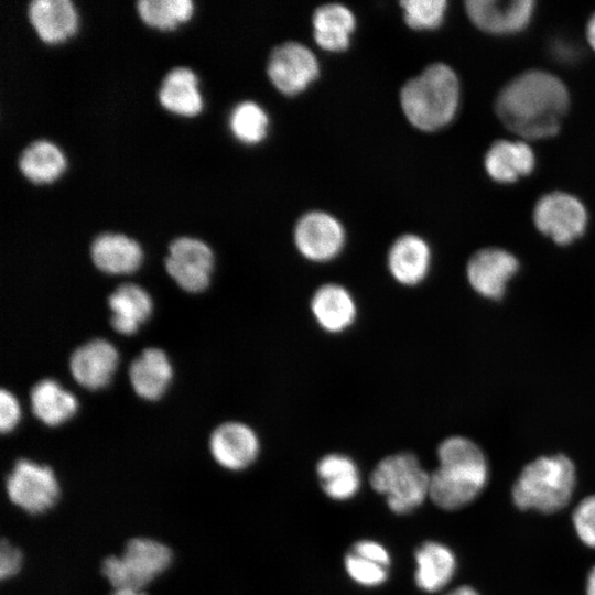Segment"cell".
<instances>
[{
  "label": "cell",
  "mask_w": 595,
  "mask_h": 595,
  "mask_svg": "<svg viewBox=\"0 0 595 595\" xmlns=\"http://www.w3.org/2000/svg\"><path fill=\"white\" fill-rule=\"evenodd\" d=\"M569 107V93L554 75L526 72L509 82L496 99V112L511 131L527 139L555 134Z\"/></svg>",
  "instance_id": "obj_1"
},
{
  "label": "cell",
  "mask_w": 595,
  "mask_h": 595,
  "mask_svg": "<svg viewBox=\"0 0 595 595\" xmlns=\"http://www.w3.org/2000/svg\"><path fill=\"white\" fill-rule=\"evenodd\" d=\"M439 465L430 474L429 497L441 509L456 510L472 502L485 488L488 464L472 440L452 435L437 446Z\"/></svg>",
  "instance_id": "obj_2"
},
{
  "label": "cell",
  "mask_w": 595,
  "mask_h": 595,
  "mask_svg": "<svg viewBox=\"0 0 595 595\" xmlns=\"http://www.w3.org/2000/svg\"><path fill=\"white\" fill-rule=\"evenodd\" d=\"M458 101L457 76L443 63L429 65L400 90V105L405 118L422 131H435L450 123Z\"/></svg>",
  "instance_id": "obj_3"
},
{
  "label": "cell",
  "mask_w": 595,
  "mask_h": 595,
  "mask_svg": "<svg viewBox=\"0 0 595 595\" xmlns=\"http://www.w3.org/2000/svg\"><path fill=\"white\" fill-rule=\"evenodd\" d=\"M575 478L574 464L567 456L539 457L524 466L515 482L513 504L522 510L556 512L570 502Z\"/></svg>",
  "instance_id": "obj_4"
},
{
  "label": "cell",
  "mask_w": 595,
  "mask_h": 595,
  "mask_svg": "<svg viewBox=\"0 0 595 595\" xmlns=\"http://www.w3.org/2000/svg\"><path fill=\"white\" fill-rule=\"evenodd\" d=\"M369 483L397 515L419 508L430 491V474L411 452H399L381 458L374 467Z\"/></svg>",
  "instance_id": "obj_5"
},
{
  "label": "cell",
  "mask_w": 595,
  "mask_h": 595,
  "mask_svg": "<svg viewBox=\"0 0 595 595\" xmlns=\"http://www.w3.org/2000/svg\"><path fill=\"white\" fill-rule=\"evenodd\" d=\"M171 549L151 538L130 539L120 555L106 556L100 572L113 589H143L171 565Z\"/></svg>",
  "instance_id": "obj_6"
},
{
  "label": "cell",
  "mask_w": 595,
  "mask_h": 595,
  "mask_svg": "<svg viewBox=\"0 0 595 595\" xmlns=\"http://www.w3.org/2000/svg\"><path fill=\"white\" fill-rule=\"evenodd\" d=\"M9 500L24 512L39 516L58 501L61 487L54 470L28 458L17 459L6 477Z\"/></svg>",
  "instance_id": "obj_7"
},
{
  "label": "cell",
  "mask_w": 595,
  "mask_h": 595,
  "mask_svg": "<svg viewBox=\"0 0 595 595\" xmlns=\"http://www.w3.org/2000/svg\"><path fill=\"white\" fill-rule=\"evenodd\" d=\"M293 242L302 258L312 263H327L344 250L346 232L342 223L323 210H312L299 218Z\"/></svg>",
  "instance_id": "obj_8"
},
{
  "label": "cell",
  "mask_w": 595,
  "mask_h": 595,
  "mask_svg": "<svg viewBox=\"0 0 595 595\" xmlns=\"http://www.w3.org/2000/svg\"><path fill=\"white\" fill-rule=\"evenodd\" d=\"M164 268L182 290L202 292L210 282L214 255L210 247L198 238L177 237L167 247Z\"/></svg>",
  "instance_id": "obj_9"
},
{
  "label": "cell",
  "mask_w": 595,
  "mask_h": 595,
  "mask_svg": "<svg viewBox=\"0 0 595 595\" xmlns=\"http://www.w3.org/2000/svg\"><path fill=\"white\" fill-rule=\"evenodd\" d=\"M320 65L314 53L299 42H285L277 46L267 64L272 85L286 96L305 90L318 76Z\"/></svg>",
  "instance_id": "obj_10"
},
{
  "label": "cell",
  "mask_w": 595,
  "mask_h": 595,
  "mask_svg": "<svg viewBox=\"0 0 595 595\" xmlns=\"http://www.w3.org/2000/svg\"><path fill=\"white\" fill-rule=\"evenodd\" d=\"M537 228L554 242L567 245L581 237L586 228L584 205L566 193H551L539 199L533 210Z\"/></svg>",
  "instance_id": "obj_11"
},
{
  "label": "cell",
  "mask_w": 595,
  "mask_h": 595,
  "mask_svg": "<svg viewBox=\"0 0 595 595\" xmlns=\"http://www.w3.org/2000/svg\"><path fill=\"white\" fill-rule=\"evenodd\" d=\"M208 450L220 467L239 472L251 466L258 458L260 440L257 432L247 423L226 421L212 431Z\"/></svg>",
  "instance_id": "obj_12"
},
{
  "label": "cell",
  "mask_w": 595,
  "mask_h": 595,
  "mask_svg": "<svg viewBox=\"0 0 595 595\" xmlns=\"http://www.w3.org/2000/svg\"><path fill=\"white\" fill-rule=\"evenodd\" d=\"M310 312L323 332L338 335L347 332L355 324L358 305L354 294L344 284L325 282L312 293Z\"/></svg>",
  "instance_id": "obj_13"
},
{
  "label": "cell",
  "mask_w": 595,
  "mask_h": 595,
  "mask_svg": "<svg viewBox=\"0 0 595 595\" xmlns=\"http://www.w3.org/2000/svg\"><path fill=\"white\" fill-rule=\"evenodd\" d=\"M517 258L500 248H484L468 260L466 275L470 286L482 296L498 300L509 280L517 273Z\"/></svg>",
  "instance_id": "obj_14"
},
{
  "label": "cell",
  "mask_w": 595,
  "mask_h": 595,
  "mask_svg": "<svg viewBox=\"0 0 595 595\" xmlns=\"http://www.w3.org/2000/svg\"><path fill=\"white\" fill-rule=\"evenodd\" d=\"M432 251L424 238L403 234L390 245L387 269L392 280L405 288L421 284L430 273Z\"/></svg>",
  "instance_id": "obj_15"
},
{
  "label": "cell",
  "mask_w": 595,
  "mask_h": 595,
  "mask_svg": "<svg viewBox=\"0 0 595 595\" xmlns=\"http://www.w3.org/2000/svg\"><path fill=\"white\" fill-rule=\"evenodd\" d=\"M117 364V349L104 338H93L77 346L68 359L73 379L89 390H97L108 385Z\"/></svg>",
  "instance_id": "obj_16"
},
{
  "label": "cell",
  "mask_w": 595,
  "mask_h": 595,
  "mask_svg": "<svg viewBox=\"0 0 595 595\" xmlns=\"http://www.w3.org/2000/svg\"><path fill=\"white\" fill-rule=\"evenodd\" d=\"M472 22L494 34L515 33L523 29L533 12L531 0H469L465 3Z\"/></svg>",
  "instance_id": "obj_17"
},
{
  "label": "cell",
  "mask_w": 595,
  "mask_h": 595,
  "mask_svg": "<svg viewBox=\"0 0 595 595\" xmlns=\"http://www.w3.org/2000/svg\"><path fill=\"white\" fill-rule=\"evenodd\" d=\"M28 19L41 41L61 43L77 30V11L69 0H33L28 7Z\"/></svg>",
  "instance_id": "obj_18"
},
{
  "label": "cell",
  "mask_w": 595,
  "mask_h": 595,
  "mask_svg": "<svg viewBox=\"0 0 595 595\" xmlns=\"http://www.w3.org/2000/svg\"><path fill=\"white\" fill-rule=\"evenodd\" d=\"M89 256L94 266L111 274L132 273L141 264V246L119 232H102L90 242Z\"/></svg>",
  "instance_id": "obj_19"
},
{
  "label": "cell",
  "mask_w": 595,
  "mask_h": 595,
  "mask_svg": "<svg viewBox=\"0 0 595 595\" xmlns=\"http://www.w3.org/2000/svg\"><path fill=\"white\" fill-rule=\"evenodd\" d=\"M128 377L138 397L154 401L167 389L172 379V366L162 349L148 347L130 363Z\"/></svg>",
  "instance_id": "obj_20"
},
{
  "label": "cell",
  "mask_w": 595,
  "mask_h": 595,
  "mask_svg": "<svg viewBox=\"0 0 595 595\" xmlns=\"http://www.w3.org/2000/svg\"><path fill=\"white\" fill-rule=\"evenodd\" d=\"M111 311L110 325L122 335H132L145 322L152 311L150 294L139 284H119L107 298Z\"/></svg>",
  "instance_id": "obj_21"
},
{
  "label": "cell",
  "mask_w": 595,
  "mask_h": 595,
  "mask_svg": "<svg viewBox=\"0 0 595 595\" xmlns=\"http://www.w3.org/2000/svg\"><path fill=\"white\" fill-rule=\"evenodd\" d=\"M315 43L327 52H343L350 44V36L356 28V18L351 10L342 3H326L312 17Z\"/></svg>",
  "instance_id": "obj_22"
},
{
  "label": "cell",
  "mask_w": 595,
  "mask_h": 595,
  "mask_svg": "<svg viewBox=\"0 0 595 595\" xmlns=\"http://www.w3.org/2000/svg\"><path fill=\"white\" fill-rule=\"evenodd\" d=\"M416 586L426 593L444 588L456 571V559L452 550L437 541H425L414 553Z\"/></svg>",
  "instance_id": "obj_23"
},
{
  "label": "cell",
  "mask_w": 595,
  "mask_h": 595,
  "mask_svg": "<svg viewBox=\"0 0 595 595\" xmlns=\"http://www.w3.org/2000/svg\"><path fill=\"white\" fill-rule=\"evenodd\" d=\"M161 106L167 111L193 117L203 108L202 96L197 87V77L187 67H174L163 77L158 93Z\"/></svg>",
  "instance_id": "obj_24"
},
{
  "label": "cell",
  "mask_w": 595,
  "mask_h": 595,
  "mask_svg": "<svg viewBox=\"0 0 595 595\" xmlns=\"http://www.w3.org/2000/svg\"><path fill=\"white\" fill-rule=\"evenodd\" d=\"M534 167L531 148L521 141L499 140L485 155L488 175L499 183H511L528 175Z\"/></svg>",
  "instance_id": "obj_25"
},
{
  "label": "cell",
  "mask_w": 595,
  "mask_h": 595,
  "mask_svg": "<svg viewBox=\"0 0 595 595\" xmlns=\"http://www.w3.org/2000/svg\"><path fill=\"white\" fill-rule=\"evenodd\" d=\"M29 398L32 414L52 428L69 420L78 405L75 396L51 378L35 382L30 390Z\"/></svg>",
  "instance_id": "obj_26"
},
{
  "label": "cell",
  "mask_w": 595,
  "mask_h": 595,
  "mask_svg": "<svg viewBox=\"0 0 595 595\" xmlns=\"http://www.w3.org/2000/svg\"><path fill=\"white\" fill-rule=\"evenodd\" d=\"M316 475L324 494L333 500H348L360 488V473L355 461L343 453H328L316 464Z\"/></svg>",
  "instance_id": "obj_27"
},
{
  "label": "cell",
  "mask_w": 595,
  "mask_h": 595,
  "mask_svg": "<svg viewBox=\"0 0 595 595\" xmlns=\"http://www.w3.org/2000/svg\"><path fill=\"white\" fill-rule=\"evenodd\" d=\"M18 166L22 175L34 184L57 180L66 167L61 149L47 140L31 142L20 154Z\"/></svg>",
  "instance_id": "obj_28"
},
{
  "label": "cell",
  "mask_w": 595,
  "mask_h": 595,
  "mask_svg": "<svg viewBox=\"0 0 595 595\" xmlns=\"http://www.w3.org/2000/svg\"><path fill=\"white\" fill-rule=\"evenodd\" d=\"M228 123L230 132L238 141L257 144L267 137L269 117L260 105L245 100L234 107Z\"/></svg>",
  "instance_id": "obj_29"
},
{
  "label": "cell",
  "mask_w": 595,
  "mask_h": 595,
  "mask_svg": "<svg viewBox=\"0 0 595 595\" xmlns=\"http://www.w3.org/2000/svg\"><path fill=\"white\" fill-rule=\"evenodd\" d=\"M137 11L147 25L172 30L192 17L194 4L191 0H139Z\"/></svg>",
  "instance_id": "obj_30"
},
{
  "label": "cell",
  "mask_w": 595,
  "mask_h": 595,
  "mask_svg": "<svg viewBox=\"0 0 595 595\" xmlns=\"http://www.w3.org/2000/svg\"><path fill=\"white\" fill-rule=\"evenodd\" d=\"M408 26L414 30L437 28L445 15V0H403L400 2Z\"/></svg>",
  "instance_id": "obj_31"
},
{
  "label": "cell",
  "mask_w": 595,
  "mask_h": 595,
  "mask_svg": "<svg viewBox=\"0 0 595 595\" xmlns=\"http://www.w3.org/2000/svg\"><path fill=\"white\" fill-rule=\"evenodd\" d=\"M344 565L348 576L365 587H377L383 584L389 576L387 566L351 551L345 555Z\"/></svg>",
  "instance_id": "obj_32"
},
{
  "label": "cell",
  "mask_w": 595,
  "mask_h": 595,
  "mask_svg": "<svg viewBox=\"0 0 595 595\" xmlns=\"http://www.w3.org/2000/svg\"><path fill=\"white\" fill-rule=\"evenodd\" d=\"M573 524L580 540L595 548V495L586 497L576 506Z\"/></svg>",
  "instance_id": "obj_33"
},
{
  "label": "cell",
  "mask_w": 595,
  "mask_h": 595,
  "mask_svg": "<svg viewBox=\"0 0 595 595\" xmlns=\"http://www.w3.org/2000/svg\"><path fill=\"white\" fill-rule=\"evenodd\" d=\"M23 554L20 549L7 539H2L0 547V577L2 581L15 576L22 566Z\"/></svg>",
  "instance_id": "obj_34"
},
{
  "label": "cell",
  "mask_w": 595,
  "mask_h": 595,
  "mask_svg": "<svg viewBox=\"0 0 595 595\" xmlns=\"http://www.w3.org/2000/svg\"><path fill=\"white\" fill-rule=\"evenodd\" d=\"M20 420V407L15 397L4 388L0 390V431H12Z\"/></svg>",
  "instance_id": "obj_35"
},
{
  "label": "cell",
  "mask_w": 595,
  "mask_h": 595,
  "mask_svg": "<svg viewBox=\"0 0 595 595\" xmlns=\"http://www.w3.org/2000/svg\"><path fill=\"white\" fill-rule=\"evenodd\" d=\"M349 551L358 555L368 558L387 567H389L391 564L389 551L381 543L375 540H359L351 545Z\"/></svg>",
  "instance_id": "obj_36"
},
{
  "label": "cell",
  "mask_w": 595,
  "mask_h": 595,
  "mask_svg": "<svg viewBox=\"0 0 595 595\" xmlns=\"http://www.w3.org/2000/svg\"><path fill=\"white\" fill-rule=\"evenodd\" d=\"M586 37L589 45L595 51V14L588 21V24L586 28Z\"/></svg>",
  "instance_id": "obj_37"
},
{
  "label": "cell",
  "mask_w": 595,
  "mask_h": 595,
  "mask_svg": "<svg viewBox=\"0 0 595 595\" xmlns=\"http://www.w3.org/2000/svg\"><path fill=\"white\" fill-rule=\"evenodd\" d=\"M446 595H479V594L473 587L467 586V585H463V586H459V587L453 589L452 592L447 593Z\"/></svg>",
  "instance_id": "obj_38"
},
{
  "label": "cell",
  "mask_w": 595,
  "mask_h": 595,
  "mask_svg": "<svg viewBox=\"0 0 595 595\" xmlns=\"http://www.w3.org/2000/svg\"><path fill=\"white\" fill-rule=\"evenodd\" d=\"M586 595H595V566L591 570L587 576Z\"/></svg>",
  "instance_id": "obj_39"
},
{
  "label": "cell",
  "mask_w": 595,
  "mask_h": 595,
  "mask_svg": "<svg viewBox=\"0 0 595 595\" xmlns=\"http://www.w3.org/2000/svg\"><path fill=\"white\" fill-rule=\"evenodd\" d=\"M110 595H147L143 589L121 588L113 589Z\"/></svg>",
  "instance_id": "obj_40"
}]
</instances>
